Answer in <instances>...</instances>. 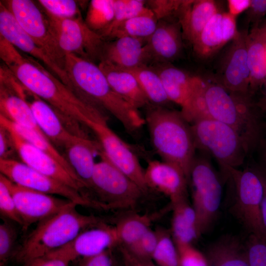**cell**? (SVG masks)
Listing matches in <instances>:
<instances>
[{
  "label": "cell",
  "instance_id": "1",
  "mask_svg": "<svg viewBox=\"0 0 266 266\" xmlns=\"http://www.w3.org/2000/svg\"><path fill=\"white\" fill-rule=\"evenodd\" d=\"M0 36V57L3 65L25 88L59 114L84 125L103 112L96 103L73 92L39 61Z\"/></svg>",
  "mask_w": 266,
  "mask_h": 266
},
{
  "label": "cell",
  "instance_id": "2",
  "mask_svg": "<svg viewBox=\"0 0 266 266\" xmlns=\"http://www.w3.org/2000/svg\"><path fill=\"white\" fill-rule=\"evenodd\" d=\"M65 69L75 92L108 111L122 125L129 134L136 135L145 119L119 96L109 85L98 65L73 54H66Z\"/></svg>",
  "mask_w": 266,
  "mask_h": 266
},
{
  "label": "cell",
  "instance_id": "3",
  "mask_svg": "<svg viewBox=\"0 0 266 266\" xmlns=\"http://www.w3.org/2000/svg\"><path fill=\"white\" fill-rule=\"evenodd\" d=\"M203 97L207 116L234 129L249 156L257 151L266 135V124L255 97L230 93L214 81L205 80Z\"/></svg>",
  "mask_w": 266,
  "mask_h": 266
},
{
  "label": "cell",
  "instance_id": "4",
  "mask_svg": "<svg viewBox=\"0 0 266 266\" xmlns=\"http://www.w3.org/2000/svg\"><path fill=\"white\" fill-rule=\"evenodd\" d=\"M147 107L144 119L154 150L162 161L178 166L189 180L196 150L191 125L180 111Z\"/></svg>",
  "mask_w": 266,
  "mask_h": 266
},
{
  "label": "cell",
  "instance_id": "5",
  "mask_svg": "<svg viewBox=\"0 0 266 266\" xmlns=\"http://www.w3.org/2000/svg\"><path fill=\"white\" fill-rule=\"evenodd\" d=\"M72 203L57 213L38 223L18 248L15 257L22 264L42 257L67 244L82 231L103 223L93 215H84Z\"/></svg>",
  "mask_w": 266,
  "mask_h": 266
},
{
  "label": "cell",
  "instance_id": "6",
  "mask_svg": "<svg viewBox=\"0 0 266 266\" xmlns=\"http://www.w3.org/2000/svg\"><path fill=\"white\" fill-rule=\"evenodd\" d=\"M190 124L196 150L214 158L221 171L227 167L238 168L250 156L240 136L226 124L204 116Z\"/></svg>",
  "mask_w": 266,
  "mask_h": 266
},
{
  "label": "cell",
  "instance_id": "7",
  "mask_svg": "<svg viewBox=\"0 0 266 266\" xmlns=\"http://www.w3.org/2000/svg\"><path fill=\"white\" fill-rule=\"evenodd\" d=\"M221 173L233 185L237 217L252 234L266 236L261 208L263 184L258 166L243 170L227 167Z\"/></svg>",
  "mask_w": 266,
  "mask_h": 266
},
{
  "label": "cell",
  "instance_id": "8",
  "mask_svg": "<svg viewBox=\"0 0 266 266\" xmlns=\"http://www.w3.org/2000/svg\"><path fill=\"white\" fill-rule=\"evenodd\" d=\"M189 181L192 189V206L201 235L208 230L216 218L221 200L222 181L204 155H196L191 167Z\"/></svg>",
  "mask_w": 266,
  "mask_h": 266
},
{
  "label": "cell",
  "instance_id": "9",
  "mask_svg": "<svg viewBox=\"0 0 266 266\" xmlns=\"http://www.w3.org/2000/svg\"><path fill=\"white\" fill-rule=\"evenodd\" d=\"M99 155L101 159L96 163L90 188L109 209L134 207L145 192L114 166L101 151Z\"/></svg>",
  "mask_w": 266,
  "mask_h": 266
},
{
  "label": "cell",
  "instance_id": "10",
  "mask_svg": "<svg viewBox=\"0 0 266 266\" xmlns=\"http://www.w3.org/2000/svg\"><path fill=\"white\" fill-rule=\"evenodd\" d=\"M44 12L58 45L65 55L73 54L93 63L101 61L106 44L104 38L91 30L82 16L61 19Z\"/></svg>",
  "mask_w": 266,
  "mask_h": 266
},
{
  "label": "cell",
  "instance_id": "11",
  "mask_svg": "<svg viewBox=\"0 0 266 266\" xmlns=\"http://www.w3.org/2000/svg\"><path fill=\"white\" fill-rule=\"evenodd\" d=\"M0 174L12 182L30 189L58 195L77 205L106 210V206L76 190L44 175L23 163L10 159H0Z\"/></svg>",
  "mask_w": 266,
  "mask_h": 266
},
{
  "label": "cell",
  "instance_id": "12",
  "mask_svg": "<svg viewBox=\"0 0 266 266\" xmlns=\"http://www.w3.org/2000/svg\"><path fill=\"white\" fill-rule=\"evenodd\" d=\"M104 114L87 121L84 124L97 136L101 152L117 168L138 185L148 190L144 171L133 149L108 126Z\"/></svg>",
  "mask_w": 266,
  "mask_h": 266
},
{
  "label": "cell",
  "instance_id": "13",
  "mask_svg": "<svg viewBox=\"0 0 266 266\" xmlns=\"http://www.w3.org/2000/svg\"><path fill=\"white\" fill-rule=\"evenodd\" d=\"M1 1L25 32L65 69L66 55L58 45L44 10L30 0Z\"/></svg>",
  "mask_w": 266,
  "mask_h": 266
},
{
  "label": "cell",
  "instance_id": "14",
  "mask_svg": "<svg viewBox=\"0 0 266 266\" xmlns=\"http://www.w3.org/2000/svg\"><path fill=\"white\" fill-rule=\"evenodd\" d=\"M0 126L7 133L13 148L23 163L80 193L86 188L84 183L74 178L53 158L23 138L13 128L10 121L0 114Z\"/></svg>",
  "mask_w": 266,
  "mask_h": 266
},
{
  "label": "cell",
  "instance_id": "15",
  "mask_svg": "<svg viewBox=\"0 0 266 266\" xmlns=\"http://www.w3.org/2000/svg\"><path fill=\"white\" fill-rule=\"evenodd\" d=\"M247 30L238 31L226 50L214 82L230 93L251 96L246 46ZM253 97V96H252Z\"/></svg>",
  "mask_w": 266,
  "mask_h": 266
},
{
  "label": "cell",
  "instance_id": "16",
  "mask_svg": "<svg viewBox=\"0 0 266 266\" xmlns=\"http://www.w3.org/2000/svg\"><path fill=\"white\" fill-rule=\"evenodd\" d=\"M0 176L14 199L24 230L32 224L38 223L74 203L65 198H58L19 186L1 174Z\"/></svg>",
  "mask_w": 266,
  "mask_h": 266
},
{
  "label": "cell",
  "instance_id": "17",
  "mask_svg": "<svg viewBox=\"0 0 266 266\" xmlns=\"http://www.w3.org/2000/svg\"><path fill=\"white\" fill-rule=\"evenodd\" d=\"M0 36L22 53L41 62L53 75L74 91L73 85L66 70L25 32L1 1L0 2Z\"/></svg>",
  "mask_w": 266,
  "mask_h": 266
},
{
  "label": "cell",
  "instance_id": "18",
  "mask_svg": "<svg viewBox=\"0 0 266 266\" xmlns=\"http://www.w3.org/2000/svg\"><path fill=\"white\" fill-rule=\"evenodd\" d=\"M119 245L115 226L104 223L82 231L71 241L45 256L71 262L77 258L96 255Z\"/></svg>",
  "mask_w": 266,
  "mask_h": 266
},
{
  "label": "cell",
  "instance_id": "19",
  "mask_svg": "<svg viewBox=\"0 0 266 266\" xmlns=\"http://www.w3.org/2000/svg\"><path fill=\"white\" fill-rule=\"evenodd\" d=\"M144 177L148 189L151 188L166 196L171 203L187 199L189 180L184 172L174 164L149 160Z\"/></svg>",
  "mask_w": 266,
  "mask_h": 266
},
{
  "label": "cell",
  "instance_id": "20",
  "mask_svg": "<svg viewBox=\"0 0 266 266\" xmlns=\"http://www.w3.org/2000/svg\"><path fill=\"white\" fill-rule=\"evenodd\" d=\"M238 33L236 18L221 11L210 19L193 43L194 51L200 58L208 59L232 41Z\"/></svg>",
  "mask_w": 266,
  "mask_h": 266
},
{
  "label": "cell",
  "instance_id": "21",
  "mask_svg": "<svg viewBox=\"0 0 266 266\" xmlns=\"http://www.w3.org/2000/svg\"><path fill=\"white\" fill-rule=\"evenodd\" d=\"M17 90L30 106L36 123L49 139L65 147L79 136L64 127L57 112L51 105L27 90L19 82Z\"/></svg>",
  "mask_w": 266,
  "mask_h": 266
},
{
  "label": "cell",
  "instance_id": "22",
  "mask_svg": "<svg viewBox=\"0 0 266 266\" xmlns=\"http://www.w3.org/2000/svg\"><path fill=\"white\" fill-rule=\"evenodd\" d=\"M147 40L129 36L116 38L112 42L106 43L101 60L122 68L145 65L151 59L146 43L144 44Z\"/></svg>",
  "mask_w": 266,
  "mask_h": 266
},
{
  "label": "cell",
  "instance_id": "23",
  "mask_svg": "<svg viewBox=\"0 0 266 266\" xmlns=\"http://www.w3.org/2000/svg\"><path fill=\"white\" fill-rule=\"evenodd\" d=\"M181 28L179 22H158L146 45L151 59L169 62L176 59L182 48Z\"/></svg>",
  "mask_w": 266,
  "mask_h": 266
},
{
  "label": "cell",
  "instance_id": "24",
  "mask_svg": "<svg viewBox=\"0 0 266 266\" xmlns=\"http://www.w3.org/2000/svg\"><path fill=\"white\" fill-rule=\"evenodd\" d=\"M98 66L114 91L131 106L138 110L150 104L133 74L105 60Z\"/></svg>",
  "mask_w": 266,
  "mask_h": 266
},
{
  "label": "cell",
  "instance_id": "25",
  "mask_svg": "<svg viewBox=\"0 0 266 266\" xmlns=\"http://www.w3.org/2000/svg\"><path fill=\"white\" fill-rule=\"evenodd\" d=\"M221 11L215 0H184L177 13L183 36L192 44L210 19Z\"/></svg>",
  "mask_w": 266,
  "mask_h": 266
},
{
  "label": "cell",
  "instance_id": "26",
  "mask_svg": "<svg viewBox=\"0 0 266 266\" xmlns=\"http://www.w3.org/2000/svg\"><path fill=\"white\" fill-rule=\"evenodd\" d=\"M250 71V94L255 97L266 80V19L251 29L246 38Z\"/></svg>",
  "mask_w": 266,
  "mask_h": 266
},
{
  "label": "cell",
  "instance_id": "27",
  "mask_svg": "<svg viewBox=\"0 0 266 266\" xmlns=\"http://www.w3.org/2000/svg\"><path fill=\"white\" fill-rule=\"evenodd\" d=\"M66 159L78 177L89 189L95 166V155L101 150L98 142L78 136L65 147Z\"/></svg>",
  "mask_w": 266,
  "mask_h": 266
},
{
  "label": "cell",
  "instance_id": "28",
  "mask_svg": "<svg viewBox=\"0 0 266 266\" xmlns=\"http://www.w3.org/2000/svg\"><path fill=\"white\" fill-rule=\"evenodd\" d=\"M157 72L169 101L179 105L181 111L185 110L189 104L197 76L172 66H165Z\"/></svg>",
  "mask_w": 266,
  "mask_h": 266
},
{
  "label": "cell",
  "instance_id": "29",
  "mask_svg": "<svg viewBox=\"0 0 266 266\" xmlns=\"http://www.w3.org/2000/svg\"><path fill=\"white\" fill-rule=\"evenodd\" d=\"M170 233L176 245L192 244L200 235L195 211L188 199L171 203Z\"/></svg>",
  "mask_w": 266,
  "mask_h": 266
},
{
  "label": "cell",
  "instance_id": "30",
  "mask_svg": "<svg viewBox=\"0 0 266 266\" xmlns=\"http://www.w3.org/2000/svg\"><path fill=\"white\" fill-rule=\"evenodd\" d=\"M205 257L208 266H250L245 247L233 237H225L212 244Z\"/></svg>",
  "mask_w": 266,
  "mask_h": 266
},
{
  "label": "cell",
  "instance_id": "31",
  "mask_svg": "<svg viewBox=\"0 0 266 266\" xmlns=\"http://www.w3.org/2000/svg\"><path fill=\"white\" fill-rule=\"evenodd\" d=\"M123 69L134 75L151 104L164 106L170 101L157 72L146 65Z\"/></svg>",
  "mask_w": 266,
  "mask_h": 266
},
{
  "label": "cell",
  "instance_id": "32",
  "mask_svg": "<svg viewBox=\"0 0 266 266\" xmlns=\"http://www.w3.org/2000/svg\"><path fill=\"white\" fill-rule=\"evenodd\" d=\"M154 216L132 214L121 218L115 226L119 245L128 248L137 241L150 228Z\"/></svg>",
  "mask_w": 266,
  "mask_h": 266
},
{
  "label": "cell",
  "instance_id": "33",
  "mask_svg": "<svg viewBox=\"0 0 266 266\" xmlns=\"http://www.w3.org/2000/svg\"><path fill=\"white\" fill-rule=\"evenodd\" d=\"M158 23V19L153 15L132 18L118 25L104 36V38L129 36L147 39L155 31Z\"/></svg>",
  "mask_w": 266,
  "mask_h": 266
},
{
  "label": "cell",
  "instance_id": "34",
  "mask_svg": "<svg viewBox=\"0 0 266 266\" xmlns=\"http://www.w3.org/2000/svg\"><path fill=\"white\" fill-rule=\"evenodd\" d=\"M9 121L13 128L23 138L47 153L60 163L74 178L84 183L78 177L66 158L50 143L49 139L46 135ZM84 185H85V184Z\"/></svg>",
  "mask_w": 266,
  "mask_h": 266
},
{
  "label": "cell",
  "instance_id": "35",
  "mask_svg": "<svg viewBox=\"0 0 266 266\" xmlns=\"http://www.w3.org/2000/svg\"><path fill=\"white\" fill-rule=\"evenodd\" d=\"M114 15L113 0H92L84 21L91 30L100 34L111 24Z\"/></svg>",
  "mask_w": 266,
  "mask_h": 266
},
{
  "label": "cell",
  "instance_id": "36",
  "mask_svg": "<svg viewBox=\"0 0 266 266\" xmlns=\"http://www.w3.org/2000/svg\"><path fill=\"white\" fill-rule=\"evenodd\" d=\"M114 19L109 27L100 34L104 36L122 22L132 18L143 15H153V11L141 0H113Z\"/></svg>",
  "mask_w": 266,
  "mask_h": 266
},
{
  "label": "cell",
  "instance_id": "37",
  "mask_svg": "<svg viewBox=\"0 0 266 266\" xmlns=\"http://www.w3.org/2000/svg\"><path fill=\"white\" fill-rule=\"evenodd\" d=\"M158 241L152 260L157 266H180L179 255L170 232L157 230Z\"/></svg>",
  "mask_w": 266,
  "mask_h": 266
},
{
  "label": "cell",
  "instance_id": "38",
  "mask_svg": "<svg viewBox=\"0 0 266 266\" xmlns=\"http://www.w3.org/2000/svg\"><path fill=\"white\" fill-rule=\"evenodd\" d=\"M0 225V266H7L15 257L18 232L15 222L5 218Z\"/></svg>",
  "mask_w": 266,
  "mask_h": 266
},
{
  "label": "cell",
  "instance_id": "39",
  "mask_svg": "<svg viewBox=\"0 0 266 266\" xmlns=\"http://www.w3.org/2000/svg\"><path fill=\"white\" fill-rule=\"evenodd\" d=\"M37 1L45 12L57 18H73L81 16L78 1L39 0Z\"/></svg>",
  "mask_w": 266,
  "mask_h": 266
},
{
  "label": "cell",
  "instance_id": "40",
  "mask_svg": "<svg viewBox=\"0 0 266 266\" xmlns=\"http://www.w3.org/2000/svg\"><path fill=\"white\" fill-rule=\"evenodd\" d=\"M158 241L157 230L154 231L150 229L134 244L129 247L125 248L137 258L144 260H152Z\"/></svg>",
  "mask_w": 266,
  "mask_h": 266
},
{
  "label": "cell",
  "instance_id": "41",
  "mask_svg": "<svg viewBox=\"0 0 266 266\" xmlns=\"http://www.w3.org/2000/svg\"><path fill=\"white\" fill-rule=\"evenodd\" d=\"M245 248L250 266H266V236L251 234Z\"/></svg>",
  "mask_w": 266,
  "mask_h": 266
},
{
  "label": "cell",
  "instance_id": "42",
  "mask_svg": "<svg viewBox=\"0 0 266 266\" xmlns=\"http://www.w3.org/2000/svg\"><path fill=\"white\" fill-rule=\"evenodd\" d=\"M0 212L7 219L22 227L23 222L14 199L3 179L0 176Z\"/></svg>",
  "mask_w": 266,
  "mask_h": 266
},
{
  "label": "cell",
  "instance_id": "43",
  "mask_svg": "<svg viewBox=\"0 0 266 266\" xmlns=\"http://www.w3.org/2000/svg\"><path fill=\"white\" fill-rule=\"evenodd\" d=\"M180 266H208L205 255L192 244L176 245Z\"/></svg>",
  "mask_w": 266,
  "mask_h": 266
},
{
  "label": "cell",
  "instance_id": "44",
  "mask_svg": "<svg viewBox=\"0 0 266 266\" xmlns=\"http://www.w3.org/2000/svg\"><path fill=\"white\" fill-rule=\"evenodd\" d=\"M184 0H167L149 1L150 7L158 20L178 12Z\"/></svg>",
  "mask_w": 266,
  "mask_h": 266
},
{
  "label": "cell",
  "instance_id": "45",
  "mask_svg": "<svg viewBox=\"0 0 266 266\" xmlns=\"http://www.w3.org/2000/svg\"><path fill=\"white\" fill-rule=\"evenodd\" d=\"M246 13V22L251 29L258 27L266 15V0H251Z\"/></svg>",
  "mask_w": 266,
  "mask_h": 266
},
{
  "label": "cell",
  "instance_id": "46",
  "mask_svg": "<svg viewBox=\"0 0 266 266\" xmlns=\"http://www.w3.org/2000/svg\"><path fill=\"white\" fill-rule=\"evenodd\" d=\"M77 266H114L112 249L99 254L80 258Z\"/></svg>",
  "mask_w": 266,
  "mask_h": 266
},
{
  "label": "cell",
  "instance_id": "47",
  "mask_svg": "<svg viewBox=\"0 0 266 266\" xmlns=\"http://www.w3.org/2000/svg\"><path fill=\"white\" fill-rule=\"evenodd\" d=\"M70 262L62 258L44 256L30 260L24 266H69Z\"/></svg>",
  "mask_w": 266,
  "mask_h": 266
},
{
  "label": "cell",
  "instance_id": "48",
  "mask_svg": "<svg viewBox=\"0 0 266 266\" xmlns=\"http://www.w3.org/2000/svg\"><path fill=\"white\" fill-rule=\"evenodd\" d=\"M120 252L124 266H157L152 260H144L136 258L121 245Z\"/></svg>",
  "mask_w": 266,
  "mask_h": 266
},
{
  "label": "cell",
  "instance_id": "49",
  "mask_svg": "<svg viewBox=\"0 0 266 266\" xmlns=\"http://www.w3.org/2000/svg\"><path fill=\"white\" fill-rule=\"evenodd\" d=\"M228 12L236 18L243 12L246 11L251 4V0H228Z\"/></svg>",
  "mask_w": 266,
  "mask_h": 266
},
{
  "label": "cell",
  "instance_id": "50",
  "mask_svg": "<svg viewBox=\"0 0 266 266\" xmlns=\"http://www.w3.org/2000/svg\"><path fill=\"white\" fill-rule=\"evenodd\" d=\"M10 138L2 128L0 129V159H7L9 143H11Z\"/></svg>",
  "mask_w": 266,
  "mask_h": 266
},
{
  "label": "cell",
  "instance_id": "51",
  "mask_svg": "<svg viewBox=\"0 0 266 266\" xmlns=\"http://www.w3.org/2000/svg\"><path fill=\"white\" fill-rule=\"evenodd\" d=\"M263 184V194L261 201V215L263 223L266 231V173L258 166Z\"/></svg>",
  "mask_w": 266,
  "mask_h": 266
},
{
  "label": "cell",
  "instance_id": "52",
  "mask_svg": "<svg viewBox=\"0 0 266 266\" xmlns=\"http://www.w3.org/2000/svg\"><path fill=\"white\" fill-rule=\"evenodd\" d=\"M257 151L260 153V163L258 166L266 173V135Z\"/></svg>",
  "mask_w": 266,
  "mask_h": 266
},
{
  "label": "cell",
  "instance_id": "53",
  "mask_svg": "<svg viewBox=\"0 0 266 266\" xmlns=\"http://www.w3.org/2000/svg\"><path fill=\"white\" fill-rule=\"evenodd\" d=\"M260 91V97L256 99L257 104L264 114L266 113V80L264 83Z\"/></svg>",
  "mask_w": 266,
  "mask_h": 266
},
{
  "label": "cell",
  "instance_id": "54",
  "mask_svg": "<svg viewBox=\"0 0 266 266\" xmlns=\"http://www.w3.org/2000/svg\"></svg>",
  "mask_w": 266,
  "mask_h": 266
}]
</instances>
